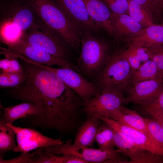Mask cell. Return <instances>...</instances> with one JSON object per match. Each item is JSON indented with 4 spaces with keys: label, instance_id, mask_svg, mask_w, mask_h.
<instances>
[{
    "label": "cell",
    "instance_id": "cell-1",
    "mask_svg": "<svg viewBox=\"0 0 163 163\" xmlns=\"http://www.w3.org/2000/svg\"><path fill=\"white\" fill-rule=\"evenodd\" d=\"M26 79L20 87L12 88L7 96L33 103L43 111L38 117L20 120L27 128L43 131L55 129L61 134L76 127L85 102L54 72L22 59Z\"/></svg>",
    "mask_w": 163,
    "mask_h": 163
},
{
    "label": "cell",
    "instance_id": "cell-2",
    "mask_svg": "<svg viewBox=\"0 0 163 163\" xmlns=\"http://www.w3.org/2000/svg\"><path fill=\"white\" fill-rule=\"evenodd\" d=\"M27 0L45 24L58 33L71 48L79 50L82 31L55 0Z\"/></svg>",
    "mask_w": 163,
    "mask_h": 163
},
{
    "label": "cell",
    "instance_id": "cell-3",
    "mask_svg": "<svg viewBox=\"0 0 163 163\" xmlns=\"http://www.w3.org/2000/svg\"><path fill=\"white\" fill-rule=\"evenodd\" d=\"M95 34L82 32L81 50L77 65L82 75L94 81L112 55L108 45Z\"/></svg>",
    "mask_w": 163,
    "mask_h": 163
},
{
    "label": "cell",
    "instance_id": "cell-4",
    "mask_svg": "<svg viewBox=\"0 0 163 163\" xmlns=\"http://www.w3.org/2000/svg\"><path fill=\"white\" fill-rule=\"evenodd\" d=\"M131 68L119 51L113 53L94 83L100 91H117L124 94L132 87Z\"/></svg>",
    "mask_w": 163,
    "mask_h": 163
},
{
    "label": "cell",
    "instance_id": "cell-5",
    "mask_svg": "<svg viewBox=\"0 0 163 163\" xmlns=\"http://www.w3.org/2000/svg\"><path fill=\"white\" fill-rule=\"evenodd\" d=\"M4 23L18 27L23 34L44 24L27 0H1L0 24Z\"/></svg>",
    "mask_w": 163,
    "mask_h": 163
},
{
    "label": "cell",
    "instance_id": "cell-6",
    "mask_svg": "<svg viewBox=\"0 0 163 163\" xmlns=\"http://www.w3.org/2000/svg\"><path fill=\"white\" fill-rule=\"evenodd\" d=\"M20 39L52 55L69 60L70 47L58 33L46 24L28 30Z\"/></svg>",
    "mask_w": 163,
    "mask_h": 163
},
{
    "label": "cell",
    "instance_id": "cell-7",
    "mask_svg": "<svg viewBox=\"0 0 163 163\" xmlns=\"http://www.w3.org/2000/svg\"><path fill=\"white\" fill-rule=\"evenodd\" d=\"M72 141L68 140L65 143L43 148L47 152L56 155H66L79 158L86 163H119L122 160L121 153L117 149L103 150L88 147H74Z\"/></svg>",
    "mask_w": 163,
    "mask_h": 163
},
{
    "label": "cell",
    "instance_id": "cell-8",
    "mask_svg": "<svg viewBox=\"0 0 163 163\" xmlns=\"http://www.w3.org/2000/svg\"><path fill=\"white\" fill-rule=\"evenodd\" d=\"M30 62L55 73L85 103L100 92L94 83L88 81L82 74L72 69L54 68L32 61H30Z\"/></svg>",
    "mask_w": 163,
    "mask_h": 163
},
{
    "label": "cell",
    "instance_id": "cell-9",
    "mask_svg": "<svg viewBox=\"0 0 163 163\" xmlns=\"http://www.w3.org/2000/svg\"><path fill=\"white\" fill-rule=\"evenodd\" d=\"M125 97L120 92L111 90H103L85 104L83 111L88 116L110 118L115 110L124 104Z\"/></svg>",
    "mask_w": 163,
    "mask_h": 163
},
{
    "label": "cell",
    "instance_id": "cell-10",
    "mask_svg": "<svg viewBox=\"0 0 163 163\" xmlns=\"http://www.w3.org/2000/svg\"><path fill=\"white\" fill-rule=\"evenodd\" d=\"M7 45L9 49L37 63L48 66L56 65L61 68H71L81 73L77 66L69 60L52 55L20 39Z\"/></svg>",
    "mask_w": 163,
    "mask_h": 163
},
{
    "label": "cell",
    "instance_id": "cell-11",
    "mask_svg": "<svg viewBox=\"0 0 163 163\" xmlns=\"http://www.w3.org/2000/svg\"><path fill=\"white\" fill-rule=\"evenodd\" d=\"M7 124L16 134L17 144L13 152L26 153L39 148H46L63 143L61 138L58 139L50 138L35 128H22L13 124Z\"/></svg>",
    "mask_w": 163,
    "mask_h": 163
},
{
    "label": "cell",
    "instance_id": "cell-12",
    "mask_svg": "<svg viewBox=\"0 0 163 163\" xmlns=\"http://www.w3.org/2000/svg\"><path fill=\"white\" fill-rule=\"evenodd\" d=\"M163 90V79L143 81L132 86L127 92L124 104L133 103L144 107L154 102Z\"/></svg>",
    "mask_w": 163,
    "mask_h": 163
},
{
    "label": "cell",
    "instance_id": "cell-13",
    "mask_svg": "<svg viewBox=\"0 0 163 163\" xmlns=\"http://www.w3.org/2000/svg\"><path fill=\"white\" fill-rule=\"evenodd\" d=\"M82 32L100 30L90 17L83 0H55Z\"/></svg>",
    "mask_w": 163,
    "mask_h": 163
},
{
    "label": "cell",
    "instance_id": "cell-14",
    "mask_svg": "<svg viewBox=\"0 0 163 163\" xmlns=\"http://www.w3.org/2000/svg\"><path fill=\"white\" fill-rule=\"evenodd\" d=\"M99 118L114 130L127 136L142 149L154 154L163 156V147L145 134L123 125L111 118L105 117H101Z\"/></svg>",
    "mask_w": 163,
    "mask_h": 163
},
{
    "label": "cell",
    "instance_id": "cell-15",
    "mask_svg": "<svg viewBox=\"0 0 163 163\" xmlns=\"http://www.w3.org/2000/svg\"><path fill=\"white\" fill-rule=\"evenodd\" d=\"M126 40L146 48H163V26L154 24L143 28Z\"/></svg>",
    "mask_w": 163,
    "mask_h": 163
},
{
    "label": "cell",
    "instance_id": "cell-16",
    "mask_svg": "<svg viewBox=\"0 0 163 163\" xmlns=\"http://www.w3.org/2000/svg\"><path fill=\"white\" fill-rule=\"evenodd\" d=\"M83 1L90 17L96 26L114 35L110 20L111 11L106 3L102 0Z\"/></svg>",
    "mask_w": 163,
    "mask_h": 163
},
{
    "label": "cell",
    "instance_id": "cell-17",
    "mask_svg": "<svg viewBox=\"0 0 163 163\" xmlns=\"http://www.w3.org/2000/svg\"><path fill=\"white\" fill-rule=\"evenodd\" d=\"M111 24L116 39H126L139 31L143 27L139 23L126 13L117 14L111 11Z\"/></svg>",
    "mask_w": 163,
    "mask_h": 163
},
{
    "label": "cell",
    "instance_id": "cell-18",
    "mask_svg": "<svg viewBox=\"0 0 163 163\" xmlns=\"http://www.w3.org/2000/svg\"><path fill=\"white\" fill-rule=\"evenodd\" d=\"M113 130L114 146L121 153L131 159L129 161L125 160L123 163H138L149 152L139 147L123 133Z\"/></svg>",
    "mask_w": 163,
    "mask_h": 163
},
{
    "label": "cell",
    "instance_id": "cell-19",
    "mask_svg": "<svg viewBox=\"0 0 163 163\" xmlns=\"http://www.w3.org/2000/svg\"><path fill=\"white\" fill-rule=\"evenodd\" d=\"M110 118L145 134L153 141L147 129L144 118L136 111L121 106L113 112Z\"/></svg>",
    "mask_w": 163,
    "mask_h": 163
},
{
    "label": "cell",
    "instance_id": "cell-20",
    "mask_svg": "<svg viewBox=\"0 0 163 163\" xmlns=\"http://www.w3.org/2000/svg\"><path fill=\"white\" fill-rule=\"evenodd\" d=\"M0 109L3 112L7 124H13L16 120L30 116L38 117L42 110L33 103L27 102L5 107L0 103Z\"/></svg>",
    "mask_w": 163,
    "mask_h": 163
},
{
    "label": "cell",
    "instance_id": "cell-21",
    "mask_svg": "<svg viewBox=\"0 0 163 163\" xmlns=\"http://www.w3.org/2000/svg\"><path fill=\"white\" fill-rule=\"evenodd\" d=\"M100 119L96 117H88L78 129L72 145L84 147L93 145L95 141Z\"/></svg>",
    "mask_w": 163,
    "mask_h": 163
},
{
    "label": "cell",
    "instance_id": "cell-22",
    "mask_svg": "<svg viewBox=\"0 0 163 163\" xmlns=\"http://www.w3.org/2000/svg\"><path fill=\"white\" fill-rule=\"evenodd\" d=\"M129 44L127 48L118 51L128 62L131 69L137 70L149 59V56L146 48L133 44Z\"/></svg>",
    "mask_w": 163,
    "mask_h": 163
},
{
    "label": "cell",
    "instance_id": "cell-23",
    "mask_svg": "<svg viewBox=\"0 0 163 163\" xmlns=\"http://www.w3.org/2000/svg\"><path fill=\"white\" fill-rule=\"evenodd\" d=\"M157 78L161 79L159 69L156 63L150 59L138 69L132 70L130 82L132 86L141 82Z\"/></svg>",
    "mask_w": 163,
    "mask_h": 163
},
{
    "label": "cell",
    "instance_id": "cell-24",
    "mask_svg": "<svg viewBox=\"0 0 163 163\" xmlns=\"http://www.w3.org/2000/svg\"><path fill=\"white\" fill-rule=\"evenodd\" d=\"M14 131L7 124L2 110L0 109V157L13 151L16 146Z\"/></svg>",
    "mask_w": 163,
    "mask_h": 163
},
{
    "label": "cell",
    "instance_id": "cell-25",
    "mask_svg": "<svg viewBox=\"0 0 163 163\" xmlns=\"http://www.w3.org/2000/svg\"><path fill=\"white\" fill-rule=\"evenodd\" d=\"M128 14L142 27H146L155 24L153 16L145 8L135 2L128 0Z\"/></svg>",
    "mask_w": 163,
    "mask_h": 163
},
{
    "label": "cell",
    "instance_id": "cell-26",
    "mask_svg": "<svg viewBox=\"0 0 163 163\" xmlns=\"http://www.w3.org/2000/svg\"><path fill=\"white\" fill-rule=\"evenodd\" d=\"M114 136L113 130L106 124L99 126L95 137V141L101 149L112 150L114 149Z\"/></svg>",
    "mask_w": 163,
    "mask_h": 163
},
{
    "label": "cell",
    "instance_id": "cell-27",
    "mask_svg": "<svg viewBox=\"0 0 163 163\" xmlns=\"http://www.w3.org/2000/svg\"><path fill=\"white\" fill-rule=\"evenodd\" d=\"M5 55V58L0 60V69L1 72L25 74L24 68L17 59L18 58L11 55Z\"/></svg>",
    "mask_w": 163,
    "mask_h": 163
},
{
    "label": "cell",
    "instance_id": "cell-28",
    "mask_svg": "<svg viewBox=\"0 0 163 163\" xmlns=\"http://www.w3.org/2000/svg\"><path fill=\"white\" fill-rule=\"evenodd\" d=\"M25 79V74L1 72L0 74V87L18 88L24 83Z\"/></svg>",
    "mask_w": 163,
    "mask_h": 163
},
{
    "label": "cell",
    "instance_id": "cell-29",
    "mask_svg": "<svg viewBox=\"0 0 163 163\" xmlns=\"http://www.w3.org/2000/svg\"><path fill=\"white\" fill-rule=\"evenodd\" d=\"M147 129L153 141L163 147V129L154 119L144 118Z\"/></svg>",
    "mask_w": 163,
    "mask_h": 163
},
{
    "label": "cell",
    "instance_id": "cell-30",
    "mask_svg": "<svg viewBox=\"0 0 163 163\" xmlns=\"http://www.w3.org/2000/svg\"><path fill=\"white\" fill-rule=\"evenodd\" d=\"M146 49L149 59L156 63L159 71L160 77L163 79V48Z\"/></svg>",
    "mask_w": 163,
    "mask_h": 163
},
{
    "label": "cell",
    "instance_id": "cell-31",
    "mask_svg": "<svg viewBox=\"0 0 163 163\" xmlns=\"http://www.w3.org/2000/svg\"><path fill=\"white\" fill-rule=\"evenodd\" d=\"M111 11L117 14L128 13V0H104Z\"/></svg>",
    "mask_w": 163,
    "mask_h": 163
},
{
    "label": "cell",
    "instance_id": "cell-32",
    "mask_svg": "<svg viewBox=\"0 0 163 163\" xmlns=\"http://www.w3.org/2000/svg\"><path fill=\"white\" fill-rule=\"evenodd\" d=\"M145 111L156 120L163 129V110L151 105L144 107Z\"/></svg>",
    "mask_w": 163,
    "mask_h": 163
},
{
    "label": "cell",
    "instance_id": "cell-33",
    "mask_svg": "<svg viewBox=\"0 0 163 163\" xmlns=\"http://www.w3.org/2000/svg\"><path fill=\"white\" fill-rule=\"evenodd\" d=\"M142 6L153 16L159 13L152 0H130Z\"/></svg>",
    "mask_w": 163,
    "mask_h": 163
},
{
    "label": "cell",
    "instance_id": "cell-34",
    "mask_svg": "<svg viewBox=\"0 0 163 163\" xmlns=\"http://www.w3.org/2000/svg\"><path fill=\"white\" fill-rule=\"evenodd\" d=\"M149 105L163 110V90L157 99Z\"/></svg>",
    "mask_w": 163,
    "mask_h": 163
},
{
    "label": "cell",
    "instance_id": "cell-35",
    "mask_svg": "<svg viewBox=\"0 0 163 163\" xmlns=\"http://www.w3.org/2000/svg\"><path fill=\"white\" fill-rule=\"evenodd\" d=\"M159 13L163 8V0H152Z\"/></svg>",
    "mask_w": 163,
    "mask_h": 163
},
{
    "label": "cell",
    "instance_id": "cell-36",
    "mask_svg": "<svg viewBox=\"0 0 163 163\" xmlns=\"http://www.w3.org/2000/svg\"><path fill=\"white\" fill-rule=\"evenodd\" d=\"M162 26H163V23H162Z\"/></svg>",
    "mask_w": 163,
    "mask_h": 163
}]
</instances>
